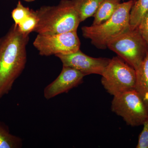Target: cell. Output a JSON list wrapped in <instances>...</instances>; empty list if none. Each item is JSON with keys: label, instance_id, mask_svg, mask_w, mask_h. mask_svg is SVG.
Here are the masks:
<instances>
[{"label": "cell", "instance_id": "6da1fadb", "mask_svg": "<svg viewBox=\"0 0 148 148\" xmlns=\"http://www.w3.org/2000/svg\"><path fill=\"white\" fill-rule=\"evenodd\" d=\"M29 40V35L22 34L14 24L0 38V103L25 69Z\"/></svg>", "mask_w": 148, "mask_h": 148}, {"label": "cell", "instance_id": "7a4b0ae2", "mask_svg": "<svg viewBox=\"0 0 148 148\" xmlns=\"http://www.w3.org/2000/svg\"><path fill=\"white\" fill-rule=\"evenodd\" d=\"M36 12L38 23L34 32L38 34L77 32L81 22L71 0H62L56 6L42 7Z\"/></svg>", "mask_w": 148, "mask_h": 148}, {"label": "cell", "instance_id": "3957f363", "mask_svg": "<svg viewBox=\"0 0 148 148\" xmlns=\"http://www.w3.org/2000/svg\"><path fill=\"white\" fill-rule=\"evenodd\" d=\"M135 1L120 3L114 14L101 24L82 27L83 36L95 47L105 49L111 41L131 30L130 16Z\"/></svg>", "mask_w": 148, "mask_h": 148}, {"label": "cell", "instance_id": "277c9868", "mask_svg": "<svg viewBox=\"0 0 148 148\" xmlns=\"http://www.w3.org/2000/svg\"><path fill=\"white\" fill-rule=\"evenodd\" d=\"M101 76L103 87L114 96L135 90L136 71L118 56L110 59Z\"/></svg>", "mask_w": 148, "mask_h": 148}, {"label": "cell", "instance_id": "5b68a950", "mask_svg": "<svg viewBox=\"0 0 148 148\" xmlns=\"http://www.w3.org/2000/svg\"><path fill=\"white\" fill-rule=\"evenodd\" d=\"M108 48L136 70L148 54V45L137 29L130 30L111 41Z\"/></svg>", "mask_w": 148, "mask_h": 148}, {"label": "cell", "instance_id": "8992f818", "mask_svg": "<svg viewBox=\"0 0 148 148\" xmlns=\"http://www.w3.org/2000/svg\"><path fill=\"white\" fill-rule=\"evenodd\" d=\"M111 109L132 127L143 125L148 118L147 108L135 90L114 96Z\"/></svg>", "mask_w": 148, "mask_h": 148}, {"label": "cell", "instance_id": "52a82bcc", "mask_svg": "<svg viewBox=\"0 0 148 148\" xmlns=\"http://www.w3.org/2000/svg\"><path fill=\"white\" fill-rule=\"evenodd\" d=\"M80 44L77 32L56 34H38L33 43L40 55L42 56L73 53L80 49Z\"/></svg>", "mask_w": 148, "mask_h": 148}, {"label": "cell", "instance_id": "ba28073f", "mask_svg": "<svg viewBox=\"0 0 148 148\" xmlns=\"http://www.w3.org/2000/svg\"><path fill=\"white\" fill-rule=\"evenodd\" d=\"M55 56L60 59L63 66L76 69L85 76L90 74L102 75L110 61V58L90 57L83 53L80 49L70 54H58Z\"/></svg>", "mask_w": 148, "mask_h": 148}, {"label": "cell", "instance_id": "9c48e42d", "mask_svg": "<svg viewBox=\"0 0 148 148\" xmlns=\"http://www.w3.org/2000/svg\"><path fill=\"white\" fill-rule=\"evenodd\" d=\"M84 76V74L76 69L63 66L58 77L45 88V98L49 100L57 95L68 92L82 83Z\"/></svg>", "mask_w": 148, "mask_h": 148}, {"label": "cell", "instance_id": "30bf717a", "mask_svg": "<svg viewBox=\"0 0 148 148\" xmlns=\"http://www.w3.org/2000/svg\"><path fill=\"white\" fill-rule=\"evenodd\" d=\"M135 71V90L140 94L148 110V54Z\"/></svg>", "mask_w": 148, "mask_h": 148}, {"label": "cell", "instance_id": "8fae6325", "mask_svg": "<svg viewBox=\"0 0 148 148\" xmlns=\"http://www.w3.org/2000/svg\"><path fill=\"white\" fill-rule=\"evenodd\" d=\"M80 22L93 16L103 0H71Z\"/></svg>", "mask_w": 148, "mask_h": 148}, {"label": "cell", "instance_id": "7c38bea8", "mask_svg": "<svg viewBox=\"0 0 148 148\" xmlns=\"http://www.w3.org/2000/svg\"><path fill=\"white\" fill-rule=\"evenodd\" d=\"M121 0H103L94 15L92 25L103 23L115 12Z\"/></svg>", "mask_w": 148, "mask_h": 148}, {"label": "cell", "instance_id": "4fadbf2b", "mask_svg": "<svg viewBox=\"0 0 148 148\" xmlns=\"http://www.w3.org/2000/svg\"><path fill=\"white\" fill-rule=\"evenodd\" d=\"M23 140L11 134L8 126L0 121V148H21Z\"/></svg>", "mask_w": 148, "mask_h": 148}, {"label": "cell", "instance_id": "5bb4252c", "mask_svg": "<svg viewBox=\"0 0 148 148\" xmlns=\"http://www.w3.org/2000/svg\"><path fill=\"white\" fill-rule=\"evenodd\" d=\"M148 10V0H136L130 12V24L131 30L138 28Z\"/></svg>", "mask_w": 148, "mask_h": 148}, {"label": "cell", "instance_id": "9a60e30c", "mask_svg": "<svg viewBox=\"0 0 148 148\" xmlns=\"http://www.w3.org/2000/svg\"><path fill=\"white\" fill-rule=\"evenodd\" d=\"M38 23V18L36 11L33 10L31 14L25 20L18 25V29L24 34L29 35L34 32Z\"/></svg>", "mask_w": 148, "mask_h": 148}, {"label": "cell", "instance_id": "2e32d148", "mask_svg": "<svg viewBox=\"0 0 148 148\" xmlns=\"http://www.w3.org/2000/svg\"><path fill=\"white\" fill-rule=\"evenodd\" d=\"M33 10L24 6L21 2L18 1L16 7L12 12V17L15 25H18L24 21L31 14Z\"/></svg>", "mask_w": 148, "mask_h": 148}, {"label": "cell", "instance_id": "e0dca14e", "mask_svg": "<svg viewBox=\"0 0 148 148\" xmlns=\"http://www.w3.org/2000/svg\"><path fill=\"white\" fill-rule=\"evenodd\" d=\"M143 125L144 127L139 136L137 148H148V118Z\"/></svg>", "mask_w": 148, "mask_h": 148}, {"label": "cell", "instance_id": "ac0fdd59", "mask_svg": "<svg viewBox=\"0 0 148 148\" xmlns=\"http://www.w3.org/2000/svg\"><path fill=\"white\" fill-rule=\"evenodd\" d=\"M137 29L148 45V10L143 16Z\"/></svg>", "mask_w": 148, "mask_h": 148}, {"label": "cell", "instance_id": "d6986e66", "mask_svg": "<svg viewBox=\"0 0 148 148\" xmlns=\"http://www.w3.org/2000/svg\"><path fill=\"white\" fill-rule=\"evenodd\" d=\"M24 1L27 2H32L33 1H35V0H24Z\"/></svg>", "mask_w": 148, "mask_h": 148}]
</instances>
